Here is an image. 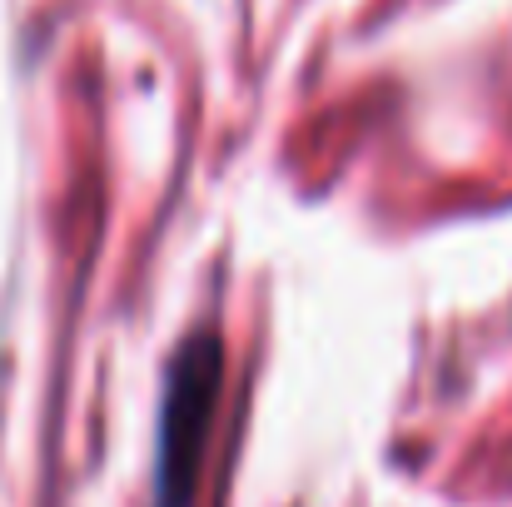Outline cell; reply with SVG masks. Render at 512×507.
<instances>
[{
    "label": "cell",
    "instance_id": "cell-1",
    "mask_svg": "<svg viewBox=\"0 0 512 507\" xmlns=\"http://www.w3.org/2000/svg\"><path fill=\"white\" fill-rule=\"evenodd\" d=\"M214 383H219V343L199 334L179 348L170 373V398H165V423H160V478H155V503L189 507L194 473H199V448L204 428L214 413Z\"/></svg>",
    "mask_w": 512,
    "mask_h": 507
}]
</instances>
